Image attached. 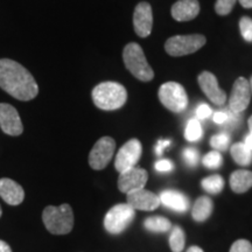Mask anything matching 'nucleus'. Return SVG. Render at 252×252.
Masks as SVG:
<instances>
[{"instance_id":"nucleus-1","label":"nucleus","mask_w":252,"mask_h":252,"mask_svg":"<svg viewBox=\"0 0 252 252\" xmlns=\"http://www.w3.org/2000/svg\"><path fill=\"white\" fill-rule=\"evenodd\" d=\"M0 88L19 100H31L39 94L33 75L20 63L9 59L0 60Z\"/></svg>"},{"instance_id":"nucleus-2","label":"nucleus","mask_w":252,"mask_h":252,"mask_svg":"<svg viewBox=\"0 0 252 252\" xmlns=\"http://www.w3.org/2000/svg\"><path fill=\"white\" fill-rule=\"evenodd\" d=\"M127 99V93L117 82H103L93 90V100L97 108L113 111L121 109Z\"/></svg>"},{"instance_id":"nucleus-3","label":"nucleus","mask_w":252,"mask_h":252,"mask_svg":"<svg viewBox=\"0 0 252 252\" xmlns=\"http://www.w3.org/2000/svg\"><path fill=\"white\" fill-rule=\"evenodd\" d=\"M42 220L50 234L67 235L74 226V213L67 203L59 207L48 206L43 210Z\"/></svg>"},{"instance_id":"nucleus-4","label":"nucleus","mask_w":252,"mask_h":252,"mask_svg":"<svg viewBox=\"0 0 252 252\" xmlns=\"http://www.w3.org/2000/svg\"><path fill=\"white\" fill-rule=\"evenodd\" d=\"M123 60L126 68L135 78L150 82L154 78V71L147 62L144 50L138 43H128L123 50Z\"/></svg>"},{"instance_id":"nucleus-5","label":"nucleus","mask_w":252,"mask_h":252,"mask_svg":"<svg viewBox=\"0 0 252 252\" xmlns=\"http://www.w3.org/2000/svg\"><path fill=\"white\" fill-rule=\"evenodd\" d=\"M135 217V209L130 204L121 203L112 207L104 217V228L111 235H119L130 226Z\"/></svg>"},{"instance_id":"nucleus-6","label":"nucleus","mask_w":252,"mask_h":252,"mask_svg":"<svg viewBox=\"0 0 252 252\" xmlns=\"http://www.w3.org/2000/svg\"><path fill=\"white\" fill-rule=\"evenodd\" d=\"M159 99L165 108L175 113L185 111L188 105L187 93L176 82H166L159 88Z\"/></svg>"},{"instance_id":"nucleus-7","label":"nucleus","mask_w":252,"mask_h":252,"mask_svg":"<svg viewBox=\"0 0 252 252\" xmlns=\"http://www.w3.org/2000/svg\"><path fill=\"white\" fill-rule=\"evenodd\" d=\"M206 36L201 34L175 35L169 37L165 43L167 54L171 56H185L193 54L206 45Z\"/></svg>"},{"instance_id":"nucleus-8","label":"nucleus","mask_w":252,"mask_h":252,"mask_svg":"<svg viewBox=\"0 0 252 252\" xmlns=\"http://www.w3.org/2000/svg\"><path fill=\"white\" fill-rule=\"evenodd\" d=\"M116 150V143L111 137H103L94 145L89 154V165L94 171L105 168L111 161Z\"/></svg>"},{"instance_id":"nucleus-9","label":"nucleus","mask_w":252,"mask_h":252,"mask_svg":"<svg viewBox=\"0 0 252 252\" xmlns=\"http://www.w3.org/2000/svg\"><path fill=\"white\" fill-rule=\"evenodd\" d=\"M141 153H143V146L138 139H130L127 143L122 146L116 157L115 167L119 173L132 168L139 161Z\"/></svg>"},{"instance_id":"nucleus-10","label":"nucleus","mask_w":252,"mask_h":252,"mask_svg":"<svg viewBox=\"0 0 252 252\" xmlns=\"http://www.w3.org/2000/svg\"><path fill=\"white\" fill-rule=\"evenodd\" d=\"M251 89L250 83L244 77H238L232 87L231 94L229 98L230 111L235 113H242L247 110L250 104Z\"/></svg>"},{"instance_id":"nucleus-11","label":"nucleus","mask_w":252,"mask_h":252,"mask_svg":"<svg viewBox=\"0 0 252 252\" xmlns=\"http://www.w3.org/2000/svg\"><path fill=\"white\" fill-rule=\"evenodd\" d=\"M149 180V173L143 168L132 167L122 172L118 178V188L122 193H130L137 189L144 188Z\"/></svg>"},{"instance_id":"nucleus-12","label":"nucleus","mask_w":252,"mask_h":252,"mask_svg":"<svg viewBox=\"0 0 252 252\" xmlns=\"http://www.w3.org/2000/svg\"><path fill=\"white\" fill-rule=\"evenodd\" d=\"M0 127L8 135H20L24 132V126L20 116L11 104L0 103Z\"/></svg>"},{"instance_id":"nucleus-13","label":"nucleus","mask_w":252,"mask_h":252,"mask_svg":"<svg viewBox=\"0 0 252 252\" xmlns=\"http://www.w3.org/2000/svg\"><path fill=\"white\" fill-rule=\"evenodd\" d=\"M198 86L204 94L216 105H223L226 100V94L219 86V81L215 75L210 71L201 72L197 77Z\"/></svg>"},{"instance_id":"nucleus-14","label":"nucleus","mask_w":252,"mask_h":252,"mask_svg":"<svg viewBox=\"0 0 252 252\" xmlns=\"http://www.w3.org/2000/svg\"><path fill=\"white\" fill-rule=\"evenodd\" d=\"M127 204H130L133 209L151 212V210L157 209L161 202H160L159 195L140 188L127 193Z\"/></svg>"},{"instance_id":"nucleus-15","label":"nucleus","mask_w":252,"mask_h":252,"mask_svg":"<svg viewBox=\"0 0 252 252\" xmlns=\"http://www.w3.org/2000/svg\"><path fill=\"white\" fill-rule=\"evenodd\" d=\"M133 26L138 36L147 37L152 32L153 13L149 2H140L133 13Z\"/></svg>"},{"instance_id":"nucleus-16","label":"nucleus","mask_w":252,"mask_h":252,"mask_svg":"<svg viewBox=\"0 0 252 252\" xmlns=\"http://www.w3.org/2000/svg\"><path fill=\"white\" fill-rule=\"evenodd\" d=\"M0 196L9 206H18L24 201L23 187L12 179H0Z\"/></svg>"},{"instance_id":"nucleus-17","label":"nucleus","mask_w":252,"mask_h":252,"mask_svg":"<svg viewBox=\"0 0 252 252\" xmlns=\"http://www.w3.org/2000/svg\"><path fill=\"white\" fill-rule=\"evenodd\" d=\"M200 13L197 0H179L172 7V17L176 21L193 20Z\"/></svg>"},{"instance_id":"nucleus-18","label":"nucleus","mask_w":252,"mask_h":252,"mask_svg":"<svg viewBox=\"0 0 252 252\" xmlns=\"http://www.w3.org/2000/svg\"><path fill=\"white\" fill-rule=\"evenodd\" d=\"M160 202L163 206L178 213H186L189 209V200L185 194L173 189H167L159 195Z\"/></svg>"},{"instance_id":"nucleus-19","label":"nucleus","mask_w":252,"mask_h":252,"mask_svg":"<svg viewBox=\"0 0 252 252\" xmlns=\"http://www.w3.org/2000/svg\"><path fill=\"white\" fill-rule=\"evenodd\" d=\"M230 187L237 194L248 191L252 187V172L238 169L230 175Z\"/></svg>"},{"instance_id":"nucleus-20","label":"nucleus","mask_w":252,"mask_h":252,"mask_svg":"<svg viewBox=\"0 0 252 252\" xmlns=\"http://www.w3.org/2000/svg\"><path fill=\"white\" fill-rule=\"evenodd\" d=\"M214 209V203L209 196H201L195 201L193 209H191V216L194 220L202 223L209 219Z\"/></svg>"},{"instance_id":"nucleus-21","label":"nucleus","mask_w":252,"mask_h":252,"mask_svg":"<svg viewBox=\"0 0 252 252\" xmlns=\"http://www.w3.org/2000/svg\"><path fill=\"white\" fill-rule=\"evenodd\" d=\"M230 153L234 161L239 166L247 167L252 163V151L244 143H236L232 145Z\"/></svg>"},{"instance_id":"nucleus-22","label":"nucleus","mask_w":252,"mask_h":252,"mask_svg":"<svg viewBox=\"0 0 252 252\" xmlns=\"http://www.w3.org/2000/svg\"><path fill=\"white\" fill-rule=\"evenodd\" d=\"M145 229L149 230L151 232H156V234H163V232H169L172 229L171 220H167L166 217L161 216H152L147 217L144 220Z\"/></svg>"},{"instance_id":"nucleus-23","label":"nucleus","mask_w":252,"mask_h":252,"mask_svg":"<svg viewBox=\"0 0 252 252\" xmlns=\"http://www.w3.org/2000/svg\"><path fill=\"white\" fill-rule=\"evenodd\" d=\"M169 234V248L173 252H182L186 244L184 229L179 225H173Z\"/></svg>"},{"instance_id":"nucleus-24","label":"nucleus","mask_w":252,"mask_h":252,"mask_svg":"<svg viewBox=\"0 0 252 252\" xmlns=\"http://www.w3.org/2000/svg\"><path fill=\"white\" fill-rule=\"evenodd\" d=\"M201 186L207 193L216 195L220 194L224 188V180L220 175H210L201 181Z\"/></svg>"},{"instance_id":"nucleus-25","label":"nucleus","mask_w":252,"mask_h":252,"mask_svg":"<svg viewBox=\"0 0 252 252\" xmlns=\"http://www.w3.org/2000/svg\"><path fill=\"white\" fill-rule=\"evenodd\" d=\"M202 137V126H201L198 119L193 118L188 122L186 126L185 138L188 141H197Z\"/></svg>"},{"instance_id":"nucleus-26","label":"nucleus","mask_w":252,"mask_h":252,"mask_svg":"<svg viewBox=\"0 0 252 252\" xmlns=\"http://www.w3.org/2000/svg\"><path fill=\"white\" fill-rule=\"evenodd\" d=\"M222 162H223L222 156H220V153L219 152V151H212V152L206 154L202 159L203 166L207 167V168H209V169L220 168V167L222 166Z\"/></svg>"},{"instance_id":"nucleus-27","label":"nucleus","mask_w":252,"mask_h":252,"mask_svg":"<svg viewBox=\"0 0 252 252\" xmlns=\"http://www.w3.org/2000/svg\"><path fill=\"white\" fill-rule=\"evenodd\" d=\"M229 144L230 137L225 132L214 135V137H212V139H210V146L215 151H225L229 147Z\"/></svg>"},{"instance_id":"nucleus-28","label":"nucleus","mask_w":252,"mask_h":252,"mask_svg":"<svg viewBox=\"0 0 252 252\" xmlns=\"http://www.w3.org/2000/svg\"><path fill=\"white\" fill-rule=\"evenodd\" d=\"M239 30L243 39L248 42H252V19L243 17L239 20Z\"/></svg>"},{"instance_id":"nucleus-29","label":"nucleus","mask_w":252,"mask_h":252,"mask_svg":"<svg viewBox=\"0 0 252 252\" xmlns=\"http://www.w3.org/2000/svg\"><path fill=\"white\" fill-rule=\"evenodd\" d=\"M182 158H184L185 162L188 166L196 167L198 165V161H200V153H198L197 150L193 149V147H189V149H186L182 152Z\"/></svg>"},{"instance_id":"nucleus-30","label":"nucleus","mask_w":252,"mask_h":252,"mask_svg":"<svg viewBox=\"0 0 252 252\" xmlns=\"http://www.w3.org/2000/svg\"><path fill=\"white\" fill-rule=\"evenodd\" d=\"M237 0H217L215 11L219 15H228L232 11Z\"/></svg>"},{"instance_id":"nucleus-31","label":"nucleus","mask_w":252,"mask_h":252,"mask_svg":"<svg viewBox=\"0 0 252 252\" xmlns=\"http://www.w3.org/2000/svg\"><path fill=\"white\" fill-rule=\"evenodd\" d=\"M230 252H252V244L247 239H238L231 245Z\"/></svg>"},{"instance_id":"nucleus-32","label":"nucleus","mask_w":252,"mask_h":252,"mask_svg":"<svg viewBox=\"0 0 252 252\" xmlns=\"http://www.w3.org/2000/svg\"><path fill=\"white\" fill-rule=\"evenodd\" d=\"M173 167H174L173 162L167 159H160L154 163V168H156L158 172H171Z\"/></svg>"},{"instance_id":"nucleus-33","label":"nucleus","mask_w":252,"mask_h":252,"mask_svg":"<svg viewBox=\"0 0 252 252\" xmlns=\"http://www.w3.org/2000/svg\"><path fill=\"white\" fill-rule=\"evenodd\" d=\"M212 115V108L208 104H201L196 109V117L197 119H207Z\"/></svg>"},{"instance_id":"nucleus-34","label":"nucleus","mask_w":252,"mask_h":252,"mask_svg":"<svg viewBox=\"0 0 252 252\" xmlns=\"http://www.w3.org/2000/svg\"><path fill=\"white\" fill-rule=\"evenodd\" d=\"M171 144H172V141L168 140V139H160L159 141H158L157 145H156L157 156L158 157L161 156V154L163 153V151H165V149H167V147H168Z\"/></svg>"},{"instance_id":"nucleus-35","label":"nucleus","mask_w":252,"mask_h":252,"mask_svg":"<svg viewBox=\"0 0 252 252\" xmlns=\"http://www.w3.org/2000/svg\"><path fill=\"white\" fill-rule=\"evenodd\" d=\"M228 112H224V111H219L216 112L215 115H214V122L216 123V124H220V125H223L225 124L226 121H228Z\"/></svg>"},{"instance_id":"nucleus-36","label":"nucleus","mask_w":252,"mask_h":252,"mask_svg":"<svg viewBox=\"0 0 252 252\" xmlns=\"http://www.w3.org/2000/svg\"><path fill=\"white\" fill-rule=\"evenodd\" d=\"M243 143L247 145L249 149L252 151V128L250 130V133H249L247 137H245V139H244Z\"/></svg>"},{"instance_id":"nucleus-37","label":"nucleus","mask_w":252,"mask_h":252,"mask_svg":"<svg viewBox=\"0 0 252 252\" xmlns=\"http://www.w3.org/2000/svg\"><path fill=\"white\" fill-rule=\"evenodd\" d=\"M0 252H12V249L4 241H0Z\"/></svg>"},{"instance_id":"nucleus-38","label":"nucleus","mask_w":252,"mask_h":252,"mask_svg":"<svg viewBox=\"0 0 252 252\" xmlns=\"http://www.w3.org/2000/svg\"><path fill=\"white\" fill-rule=\"evenodd\" d=\"M244 8H252V0H238Z\"/></svg>"},{"instance_id":"nucleus-39","label":"nucleus","mask_w":252,"mask_h":252,"mask_svg":"<svg viewBox=\"0 0 252 252\" xmlns=\"http://www.w3.org/2000/svg\"><path fill=\"white\" fill-rule=\"evenodd\" d=\"M187 252H203V250L201 248L196 247V245H193V247H190L188 249Z\"/></svg>"},{"instance_id":"nucleus-40","label":"nucleus","mask_w":252,"mask_h":252,"mask_svg":"<svg viewBox=\"0 0 252 252\" xmlns=\"http://www.w3.org/2000/svg\"><path fill=\"white\" fill-rule=\"evenodd\" d=\"M249 83H250V89H251V94H252V77H251V80H250V82H249Z\"/></svg>"},{"instance_id":"nucleus-41","label":"nucleus","mask_w":252,"mask_h":252,"mask_svg":"<svg viewBox=\"0 0 252 252\" xmlns=\"http://www.w3.org/2000/svg\"><path fill=\"white\" fill-rule=\"evenodd\" d=\"M1 214H2V210H1V207H0V217H1Z\"/></svg>"}]
</instances>
